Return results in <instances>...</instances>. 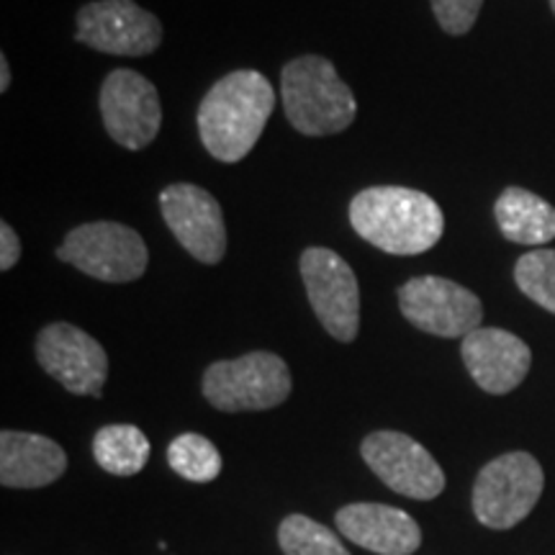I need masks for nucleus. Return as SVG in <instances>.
<instances>
[{
    "instance_id": "obj_1",
    "label": "nucleus",
    "mask_w": 555,
    "mask_h": 555,
    "mask_svg": "<svg viewBox=\"0 0 555 555\" xmlns=\"http://www.w3.org/2000/svg\"><path fill=\"white\" fill-rule=\"evenodd\" d=\"M275 108V88L258 69H234L217 80L198 106V134L219 163H240L253 152Z\"/></svg>"
},
{
    "instance_id": "obj_2",
    "label": "nucleus",
    "mask_w": 555,
    "mask_h": 555,
    "mask_svg": "<svg viewBox=\"0 0 555 555\" xmlns=\"http://www.w3.org/2000/svg\"><path fill=\"white\" fill-rule=\"evenodd\" d=\"M350 224L360 240L388 255H422L446 232L442 208L427 193L404 185H373L350 201Z\"/></svg>"
},
{
    "instance_id": "obj_3",
    "label": "nucleus",
    "mask_w": 555,
    "mask_h": 555,
    "mask_svg": "<svg viewBox=\"0 0 555 555\" xmlns=\"http://www.w3.org/2000/svg\"><path fill=\"white\" fill-rule=\"evenodd\" d=\"M281 101L291 127L304 137L339 134L358 116L356 93L319 54H304L283 67Z\"/></svg>"
},
{
    "instance_id": "obj_4",
    "label": "nucleus",
    "mask_w": 555,
    "mask_h": 555,
    "mask_svg": "<svg viewBox=\"0 0 555 555\" xmlns=\"http://www.w3.org/2000/svg\"><path fill=\"white\" fill-rule=\"evenodd\" d=\"M288 363L268 350L234 360H217L206 367L201 391L219 412H268L291 397Z\"/></svg>"
},
{
    "instance_id": "obj_5",
    "label": "nucleus",
    "mask_w": 555,
    "mask_h": 555,
    "mask_svg": "<svg viewBox=\"0 0 555 555\" xmlns=\"http://www.w3.org/2000/svg\"><path fill=\"white\" fill-rule=\"evenodd\" d=\"M545 474L535 455L504 453L478 470L474 483V515L489 530H509L535 509Z\"/></svg>"
},
{
    "instance_id": "obj_6",
    "label": "nucleus",
    "mask_w": 555,
    "mask_h": 555,
    "mask_svg": "<svg viewBox=\"0 0 555 555\" xmlns=\"http://www.w3.org/2000/svg\"><path fill=\"white\" fill-rule=\"evenodd\" d=\"M57 258L103 283H131L150 266L142 234L119 221L75 227L57 247Z\"/></svg>"
},
{
    "instance_id": "obj_7",
    "label": "nucleus",
    "mask_w": 555,
    "mask_h": 555,
    "mask_svg": "<svg viewBox=\"0 0 555 555\" xmlns=\"http://www.w3.org/2000/svg\"><path fill=\"white\" fill-rule=\"evenodd\" d=\"M399 309L412 327L435 337H468L483 322L474 291L440 275H420L399 288Z\"/></svg>"
},
{
    "instance_id": "obj_8",
    "label": "nucleus",
    "mask_w": 555,
    "mask_h": 555,
    "mask_svg": "<svg viewBox=\"0 0 555 555\" xmlns=\"http://www.w3.org/2000/svg\"><path fill=\"white\" fill-rule=\"evenodd\" d=\"M301 278L311 309L337 343H352L360 332V286L356 270L327 247L301 255Z\"/></svg>"
},
{
    "instance_id": "obj_9",
    "label": "nucleus",
    "mask_w": 555,
    "mask_h": 555,
    "mask_svg": "<svg viewBox=\"0 0 555 555\" xmlns=\"http://www.w3.org/2000/svg\"><path fill=\"white\" fill-rule=\"evenodd\" d=\"M75 41L116 57H147L163 44V24L134 0H93L78 11Z\"/></svg>"
},
{
    "instance_id": "obj_10",
    "label": "nucleus",
    "mask_w": 555,
    "mask_h": 555,
    "mask_svg": "<svg viewBox=\"0 0 555 555\" xmlns=\"http://www.w3.org/2000/svg\"><path fill=\"white\" fill-rule=\"evenodd\" d=\"M367 468L401 496L429 502L446 491V470L425 446L397 429L371 433L360 446Z\"/></svg>"
},
{
    "instance_id": "obj_11",
    "label": "nucleus",
    "mask_w": 555,
    "mask_h": 555,
    "mask_svg": "<svg viewBox=\"0 0 555 555\" xmlns=\"http://www.w3.org/2000/svg\"><path fill=\"white\" fill-rule=\"evenodd\" d=\"M37 360L44 373L75 397H103L108 356L95 337L67 322H54L37 335Z\"/></svg>"
},
{
    "instance_id": "obj_12",
    "label": "nucleus",
    "mask_w": 555,
    "mask_h": 555,
    "mask_svg": "<svg viewBox=\"0 0 555 555\" xmlns=\"http://www.w3.org/2000/svg\"><path fill=\"white\" fill-rule=\"evenodd\" d=\"M99 106L108 137L127 150H144L163 127L157 88L134 69L121 67L106 75Z\"/></svg>"
},
{
    "instance_id": "obj_13",
    "label": "nucleus",
    "mask_w": 555,
    "mask_h": 555,
    "mask_svg": "<svg viewBox=\"0 0 555 555\" xmlns=\"http://www.w3.org/2000/svg\"><path fill=\"white\" fill-rule=\"evenodd\" d=\"M159 211L191 258L219 266L227 253V224L219 201L193 183H172L159 193Z\"/></svg>"
},
{
    "instance_id": "obj_14",
    "label": "nucleus",
    "mask_w": 555,
    "mask_h": 555,
    "mask_svg": "<svg viewBox=\"0 0 555 555\" xmlns=\"http://www.w3.org/2000/svg\"><path fill=\"white\" fill-rule=\"evenodd\" d=\"M461 358L476 386L494 397L515 391L532 365V352L527 343L496 327H478L463 337Z\"/></svg>"
},
{
    "instance_id": "obj_15",
    "label": "nucleus",
    "mask_w": 555,
    "mask_h": 555,
    "mask_svg": "<svg viewBox=\"0 0 555 555\" xmlns=\"http://www.w3.org/2000/svg\"><path fill=\"white\" fill-rule=\"evenodd\" d=\"M339 535L376 555H412L422 545V530L404 509L388 504H347L335 515Z\"/></svg>"
},
{
    "instance_id": "obj_16",
    "label": "nucleus",
    "mask_w": 555,
    "mask_h": 555,
    "mask_svg": "<svg viewBox=\"0 0 555 555\" xmlns=\"http://www.w3.org/2000/svg\"><path fill=\"white\" fill-rule=\"evenodd\" d=\"M67 470V453L52 437L3 429L0 433V483L5 489H41Z\"/></svg>"
},
{
    "instance_id": "obj_17",
    "label": "nucleus",
    "mask_w": 555,
    "mask_h": 555,
    "mask_svg": "<svg viewBox=\"0 0 555 555\" xmlns=\"http://www.w3.org/2000/svg\"><path fill=\"white\" fill-rule=\"evenodd\" d=\"M494 217L504 240L515 245L540 247L555 240V208L545 198L517 185L496 198Z\"/></svg>"
},
{
    "instance_id": "obj_18",
    "label": "nucleus",
    "mask_w": 555,
    "mask_h": 555,
    "mask_svg": "<svg viewBox=\"0 0 555 555\" xmlns=\"http://www.w3.org/2000/svg\"><path fill=\"white\" fill-rule=\"evenodd\" d=\"M93 457L111 476H137L150 461V440L134 425H106L93 437Z\"/></svg>"
},
{
    "instance_id": "obj_19",
    "label": "nucleus",
    "mask_w": 555,
    "mask_h": 555,
    "mask_svg": "<svg viewBox=\"0 0 555 555\" xmlns=\"http://www.w3.org/2000/svg\"><path fill=\"white\" fill-rule=\"evenodd\" d=\"M168 463L180 478L208 483L221 474V455L211 440L198 433H183L170 442Z\"/></svg>"
},
{
    "instance_id": "obj_20",
    "label": "nucleus",
    "mask_w": 555,
    "mask_h": 555,
    "mask_svg": "<svg viewBox=\"0 0 555 555\" xmlns=\"http://www.w3.org/2000/svg\"><path fill=\"white\" fill-rule=\"evenodd\" d=\"M278 543L286 555H350L337 532L307 515H288L278 527Z\"/></svg>"
},
{
    "instance_id": "obj_21",
    "label": "nucleus",
    "mask_w": 555,
    "mask_h": 555,
    "mask_svg": "<svg viewBox=\"0 0 555 555\" xmlns=\"http://www.w3.org/2000/svg\"><path fill=\"white\" fill-rule=\"evenodd\" d=\"M517 288L538 307L555 314V249H532L515 266Z\"/></svg>"
},
{
    "instance_id": "obj_22",
    "label": "nucleus",
    "mask_w": 555,
    "mask_h": 555,
    "mask_svg": "<svg viewBox=\"0 0 555 555\" xmlns=\"http://www.w3.org/2000/svg\"><path fill=\"white\" fill-rule=\"evenodd\" d=\"M440 29L453 37H463L474 29L483 0H429Z\"/></svg>"
},
{
    "instance_id": "obj_23",
    "label": "nucleus",
    "mask_w": 555,
    "mask_h": 555,
    "mask_svg": "<svg viewBox=\"0 0 555 555\" xmlns=\"http://www.w3.org/2000/svg\"><path fill=\"white\" fill-rule=\"evenodd\" d=\"M21 260V240L18 234L13 232L9 221L0 224V270L9 273V270Z\"/></svg>"
},
{
    "instance_id": "obj_24",
    "label": "nucleus",
    "mask_w": 555,
    "mask_h": 555,
    "mask_svg": "<svg viewBox=\"0 0 555 555\" xmlns=\"http://www.w3.org/2000/svg\"><path fill=\"white\" fill-rule=\"evenodd\" d=\"M9 88H11V65H9V57L0 54V93H5Z\"/></svg>"
},
{
    "instance_id": "obj_25",
    "label": "nucleus",
    "mask_w": 555,
    "mask_h": 555,
    "mask_svg": "<svg viewBox=\"0 0 555 555\" xmlns=\"http://www.w3.org/2000/svg\"><path fill=\"white\" fill-rule=\"evenodd\" d=\"M551 9H553V13H555V0H551Z\"/></svg>"
}]
</instances>
